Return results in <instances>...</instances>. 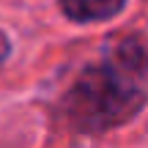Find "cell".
<instances>
[{
	"instance_id": "3957f363",
	"label": "cell",
	"mask_w": 148,
	"mask_h": 148,
	"mask_svg": "<svg viewBox=\"0 0 148 148\" xmlns=\"http://www.w3.org/2000/svg\"><path fill=\"white\" fill-rule=\"evenodd\" d=\"M8 49H11L8 36H5V33L0 30V66H3V63H5V58H8Z\"/></svg>"
},
{
	"instance_id": "6da1fadb",
	"label": "cell",
	"mask_w": 148,
	"mask_h": 148,
	"mask_svg": "<svg viewBox=\"0 0 148 148\" xmlns=\"http://www.w3.org/2000/svg\"><path fill=\"white\" fill-rule=\"evenodd\" d=\"M145 101L148 47L137 36H126L79 71L60 101V112L77 134H104L129 123Z\"/></svg>"
},
{
	"instance_id": "7a4b0ae2",
	"label": "cell",
	"mask_w": 148,
	"mask_h": 148,
	"mask_svg": "<svg viewBox=\"0 0 148 148\" xmlns=\"http://www.w3.org/2000/svg\"><path fill=\"white\" fill-rule=\"evenodd\" d=\"M63 16L74 25H90V22L115 19L123 11L126 0H58Z\"/></svg>"
}]
</instances>
